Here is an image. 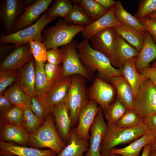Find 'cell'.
<instances>
[{
	"mask_svg": "<svg viewBox=\"0 0 156 156\" xmlns=\"http://www.w3.org/2000/svg\"><path fill=\"white\" fill-rule=\"evenodd\" d=\"M77 49L82 64L91 73L97 70L109 81L121 76L119 69L114 68L108 57L92 48L89 40L84 38L77 43Z\"/></svg>",
	"mask_w": 156,
	"mask_h": 156,
	"instance_id": "cell-1",
	"label": "cell"
},
{
	"mask_svg": "<svg viewBox=\"0 0 156 156\" xmlns=\"http://www.w3.org/2000/svg\"><path fill=\"white\" fill-rule=\"evenodd\" d=\"M106 133L101 144L102 156H109L112 150L119 145L129 143L151 132L144 124L132 128L120 127L116 124L107 125Z\"/></svg>",
	"mask_w": 156,
	"mask_h": 156,
	"instance_id": "cell-2",
	"label": "cell"
},
{
	"mask_svg": "<svg viewBox=\"0 0 156 156\" xmlns=\"http://www.w3.org/2000/svg\"><path fill=\"white\" fill-rule=\"evenodd\" d=\"M28 145L39 149L48 148L57 155L66 146L57 133L51 115L45 119L37 130L29 134Z\"/></svg>",
	"mask_w": 156,
	"mask_h": 156,
	"instance_id": "cell-3",
	"label": "cell"
},
{
	"mask_svg": "<svg viewBox=\"0 0 156 156\" xmlns=\"http://www.w3.org/2000/svg\"><path fill=\"white\" fill-rule=\"evenodd\" d=\"M85 27L69 24L64 21L55 25L44 28L42 35L43 42L47 50L64 46L70 43L75 36L81 32Z\"/></svg>",
	"mask_w": 156,
	"mask_h": 156,
	"instance_id": "cell-4",
	"label": "cell"
},
{
	"mask_svg": "<svg viewBox=\"0 0 156 156\" xmlns=\"http://www.w3.org/2000/svg\"><path fill=\"white\" fill-rule=\"evenodd\" d=\"M78 75L71 77V82L64 103L68 109L72 126L76 123L82 108L90 101L85 86V79Z\"/></svg>",
	"mask_w": 156,
	"mask_h": 156,
	"instance_id": "cell-5",
	"label": "cell"
},
{
	"mask_svg": "<svg viewBox=\"0 0 156 156\" xmlns=\"http://www.w3.org/2000/svg\"><path fill=\"white\" fill-rule=\"evenodd\" d=\"M47 11L44 12L39 19L32 25L10 34H1L0 43H12L17 47L21 45L29 44L31 40H38L43 42L44 40L42 31L45 27L55 18H49L47 17Z\"/></svg>",
	"mask_w": 156,
	"mask_h": 156,
	"instance_id": "cell-6",
	"label": "cell"
},
{
	"mask_svg": "<svg viewBox=\"0 0 156 156\" xmlns=\"http://www.w3.org/2000/svg\"><path fill=\"white\" fill-rule=\"evenodd\" d=\"M133 110L143 119L156 114V87L149 79L140 86L133 98Z\"/></svg>",
	"mask_w": 156,
	"mask_h": 156,
	"instance_id": "cell-7",
	"label": "cell"
},
{
	"mask_svg": "<svg viewBox=\"0 0 156 156\" xmlns=\"http://www.w3.org/2000/svg\"><path fill=\"white\" fill-rule=\"evenodd\" d=\"M77 44L76 41L73 40L61 49L63 55L62 77H68L78 75L91 80L92 73L88 70L81 62L77 51Z\"/></svg>",
	"mask_w": 156,
	"mask_h": 156,
	"instance_id": "cell-8",
	"label": "cell"
},
{
	"mask_svg": "<svg viewBox=\"0 0 156 156\" xmlns=\"http://www.w3.org/2000/svg\"><path fill=\"white\" fill-rule=\"evenodd\" d=\"M31 0H1L0 1V22L6 34L12 33L15 23L28 6L34 1Z\"/></svg>",
	"mask_w": 156,
	"mask_h": 156,
	"instance_id": "cell-9",
	"label": "cell"
},
{
	"mask_svg": "<svg viewBox=\"0 0 156 156\" xmlns=\"http://www.w3.org/2000/svg\"><path fill=\"white\" fill-rule=\"evenodd\" d=\"M89 40L93 49L103 54L112 66L119 68L115 55V32L112 27L99 32Z\"/></svg>",
	"mask_w": 156,
	"mask_h": 156,
	"instance_id": "cell-10",
	"label": "cell"
},
{
	"mask_svg": "<svg viewBox=\"0 0 156 156\" xmlns=\"http://www.w3.org/2000/svg\"><path fill=\"white\" fill-rule=\"evenodd\" d=\"M116 90L113 85L96 77L87 92L90 100L96 102L102 110L114 100Z\"/></svg>",
	"mask_w": 156,
	"mask_h": 156,
	"instance_id": "cell-11",
	"label": "cell"
},
{
	"mask_svg": "<svg viewBox=\"0 0 156 156\" xmlns=\"http://www.w3.org/2000/svg\"><path fill=\"white\" fill-rule=\"evenodd\" d=\"M52 1V0H37L27 7L16 21L12 33L34 24L39 19L40 14L47 11Z\"/></svg>",
	"mask_w": 156,
	"mask_h": 156,
	"instance_id": "cell-12",
	"label": "cell"
},
{
	"mask_svg": "<svg viewBox=\"0 0 156 156\" xmlns=\"http://www.w3.org/2000/svg\"><path fill=\"white\" fill-rule=\"evenodd\" d=\"M107 127L103 110L100 108L90 128L91 134L89 147L85 156H102L100 151L101 147Z\"/></svg>",
	"mask_w": 156,
	"mask_h": 156,
	"instance_id": "cell-13",
	"label": "cell"
},
{
	"mask_svg": "<svg viewBox=\"0 0 156 156\" xmlns=\"http://www.w3.org/2000/svg\"><path fill=\"white\" fill-rule=\"evenodd\" d=\"M98 105L95 101L90 100L79 114V123L75 129L78 135L83 139L88 140L90 138V128L100 109Z\"/></svg>",
	"mask_w": 156,
	"mask_h": 156,
	"instance_id": "cell-14",
	"label": "cell"
},
{
	"mask_svg": "<svg viewBox=\"0 0 156 156\" xmlns=\"http://www.w3.org/2000/svg\"><path fill=\"white\" fill-rule=\"evenodd\" d=\"M34 58L29 44L21 45L14 50L0 64V71L21 69Z\"/></svg>",
	"mask_w": 156,
	"mask_h": 156,
	"instance_id": "cell-15",
	"label": "cell"
},
{
	"mask_svg": "<svg viewBox=\"0 0 156 156\" xmlns=\"http://www.w3.org/2000/svg\"><path fill=\"white\" fill-rule=\"evenodd\" d=\"M71 77H62L54 83L41 98L52 106L64 103L71 85Z\"/></svg>",
	"mask_w": 156,
	"mask_h": 156,
	"instance_id": "cell-16",
	"label": "cell"
},
{
	"mask_svg": "<svg viewBox=\"0 0 156 156\" xmlns=\"http://www.w3.org/2000/svg\"><path fill=\"white\" fill-rule=\"evenodd\" d=\"M5 155L18 156H55L57 154L50 149L41 150L0 140V155Z\"/></svg>",
	"mask_w": 156,
	"mask_h": 156,
	"instance_id": "cell-17",
	"label": "cell"
},
{
	"mask_svg": "<svg viewBox=\"0 0 156 156\" xmlns=\"http://www.w3.org/2000/svg\"><path fill=\"white\" fill-rule=\"evenodd\" d=\"M114 6L103 16L90 25L85 27L81 31L82 36L89 40L97 33L105 29L123 25L116 18Z\"/></svg>",
	"mask_w": 156,
	"mask_h": 156,
	"instance_id": "cell-18",
	"label": "cell"
},
{
	"mask_svg": "<svg viewBox=\"0 0 156 156\" xmlns=\"http://www.w3.org/2000/svg\"><path fill=\"white\" fill-rule=\"evenodd\" d=\"M0 138L3 141L12 142L26 146L28 144L29 134L22 125H12L0 120Z\"/></svg>",
	"mask_w": 156,
	"mask_h": 156,
	"instance_id": "cell-19",
	"label": "cell"
},
{
	"mask_svg": "<svg viewBox=\"0 0 156 156\" xmlns=\"http://www.w3.org/2000/svg\"><path fill=\"white\" fill-rule=\"evenodd\" d=\"M156 59V43L151 35L144 33L142 47L135 58V65L137 71L148 67L149 64Z\"/></svg>",
	"mask_w": 156,
	"mask_h": 156,
	"instance_id": "cell-20",
	"label": "cell"
},
{
	"mask_svg": "<svg viewBox=\"0 0 156 156\" xmlns=\"http://www.w3.org/2000/svg\"><path fill=\"white\" fill-rule=\"evenodd\" d=\"M52 114L60 136L64 140L69 141L72 124L70 112L64 103L53 106Z\"/></svg>",
	"mask_w": 156,
	"mask_h": 156,
	"instance_id": "cell-21",
	"label": "cell"
},
{
	"mask_svg": "<svg viewBox=\"0 0 156 156\" xmlns=\"http://www.w3.org/2000/svg\"><path fill=\"white\" fill-rule=\"evenodd\" d=\"M35 60L34 58L26 63L19 73L18 85L26 94L32 97L36 96L35 81Z\"/></svg>",
	"mask_w": 156,
	"mask_h": 156,
	"instance_id": "cell-22",
	"label": "cell"
},
{
	"mask_svg": "<svg viewBox=\"0 0 156 156\" xmlns=\"http://www.w3.org/2000/svg\"><path fill=\"white\" fill-rule=\"evenodd\" d=\"M135 58H131L126 61L119 70L130 85L132 90L133 98L135 96L142 83L145 79L136 70L135 65Z\"/></svg>",
	"mask_w": 156,
	"mask_h": 156,
	"instance_id": "cell-23",
	"label": "cell"
},
{
	"mask_svg": "<svg viewBox=\"0 0 156 156\" xmlns=\"http://www.w3.org/2000/svg\"><path fill=\"white\" fill-rule=\"evenodd\" d=\"M89 147L88 140L82 139L75 129L71 130L68 143L59 154L55 156H84Z\"/></svg>",
	"mask_w": 156,
	"mask_h": 156,
	"instance_id": "cell-24",
	"label": "cell"
},
{
	"mask_svg": "<svg viewBox=\"0 0 156 156\" xmlns=\"http://www.w3.org/2000/svg\"><path fill=\"white\" fill-rule=\"evenodd\" d=\"M109 81L115 87L117 96L129 110H133V94L131 86L122 76L114 77Z\"/></svg>",
	"mask_w": 156,
	"mask_h": 156,
	"instance_id": "cell-25",
	"label": "cell"
},
{
	"mask_svg": "<svg viewBox=\"0 0 156 156\" xmlns=\"http://www.w3.org/2000/svg\"><path fill=\"white\" fill-rule=\"evenodd\" d=\"M156 137L150 132L143 135L124 148H113L110 154L122 156H138L142 148L146 145L151 143Z\"/></svg>",
	"mask_w": 156,
	"mask_h": 156,
	"instance_id": "cell-26",
	"label": "cell"
},
{
	"mask_svg": "<svg viewBox=\"0 0 156 156\" xmlns=\"http://www.w3.org/2000/svg\"><path fill=\"white\" fill-rule=\"evenodd\" d=\"M115 45L116 57L119 68L127 60L136 58L139 53L138 50L115 32Z\"/></svg>",
	"mask_w": 156,
	"mask_h": 156,
	"instance_id": "cell-27",
	"label": "cell"
},
{
	"mask_svg": "<svg viewBox=\"0 0 156 156\" xmlns=\"http://www.w3.org/2000/svg\"><path fill=\"white\" fill-rule=\"evenodd\" d=\"M114 14L117 19L124 25L142 33L146 31L139 20L125 10L120 1H116Z\"/></svg>",
	"mask_w": 156,
	"mask_h": 156,
	"instance_id": "cell-28",
	"label": "cell"
},
{
	"mask_svg": "<svg viewBox=\"0 0 156 156\" xmlns=\"http://www.w3.org/2000/svg\"><path fill=\"white\" fill-rule=\"evenodd\" d=\"M4 95L14 106L23 108L31 109V97L26 94L17 84H14L5 90L2 94Z\"/></svg>",
	"mask_w": 156,
	"mask_h": 156,
	"instance_id": "cell-29",
	"label": "cell"
},
{
	"mask_svg": "<svg viewBox=\"0 0 156 156\" xmlns=\"http://www.w3.org/2000/svg\"><path fill=\"white\" fill-rule=\"evenodd\" d=\"M114 31L139 51L142 47L144 33L123 25L112 27Z\"/></svg>",
	"mask_w": 156,
	"mask_h": 156,
	"instance_id": "cell-30",
	"label": "cell"
},
{
	"mask_svg": "<svg viewBox=\"0 0 156 156\" xmlns=\"http://www.w3.org/2000/svg\"><path fill=\"white\" fill-rule=\"evenodd\" d=\"M129 109L117 96L103 110L107 120V125L116 124L118 120Z\"/></svg>",
	"mask_w": 156,
	"mask_h": 156,
	"instance_id": "cell-31",
	"label": "cell"
},
{
	"mask_svg": "<svg viewBox=\"0 0 156 156\" xmlns=\"http://www.w3.org/2000/svg\"><path fill=\"white\" fill-rule=\"evenodd\" d=\"M35 81L36 96L42 97L50 88L47 81L43 62L35 61Z\"/></svg>",
	"mask_w": 156,
	"mask_h": 156,
	"instance_id": "cell-32",
	"label": "cell"
},
{
	"mask_svg": "<svg viewBox=\"0 0 156 156\" xmlns=\"http://www.w3.org/2000/svg\"><path fill=\"white\" fill-rule=\"evenodd\" d=\"M74 3L71 12L64 19L65 21L70 25L84 27L92 23L93 21L81 7L78 4Z\"/></svg>",
	"mask_w": 156,
	"mask_h": 156,
	"instance_id": "cell-33",
	"label": "cell"
},
{
	"mask_svg": "<svg viewBox=\"0 0 156 156\" xmlns=\"http://www.w3.org/2000/svg\"><path fill=\"white\" fill-rule=\"evenodd\" d=\"M72 1L79 5L93 21L103 16L109 10L102 6L95 0Z\"/></svg>",
	"mask_w": 156,
	"mask_h": 156,
	"instance_id": "cell-34",
	"label": "cell"
},
{
	"mask_svg": "<svg viewBox=\"0 0 156 156\" xmlns=\"http://www.w3.org/2000/svg\"><path fill=\"white\" fill-rule=\"evenodd\" d=\"M72 1L56 0L51 7L47 11V17L49 18L61 17L64 19L71 12L73 5Z\"/></svg>",
	"mask_w": 156,
	"mask_h": 156,
	"instance_id": "cell-35",
	"label": "cell"
},
{
	"mask_svg": "<svg viewBox=\"0 0 156 156\" xmlns=\"http://www.w3.org/2000/svg\"><path fill=\"white\" fill-rule=\"evenodd\" d=\"M44 121L37 116L29 107L23 108L22 125L29 134L37 130L43 124Z\"/></svg>",
	"mask_w": 156,
	"mask_h": 156,
	"instance_id": "cell-36",
	"label": "cell"
},
{
	"mask_svg": "<svg viewBox=\"0 0 156 156\" xmlns=\"http://www.w3.org/2000/svg\"><path fill=\"white\" fill-rule=\"evenodd\" d=\"M31 109L38 117L44 120L52 114L53 106L47 103L41 98L37 96L31 97Z\"/></svg>",
	"mask_w": 156,
	"mask_h": 156,
	"instance_id": "cell-37",
	"label": "cell"
},
{
	"mask_svg": "<svg viewBox=\"0 0 156 156\" xmlns=\"http://www.w3.org/2000/svg\"><path fill=\"white\" fill-rule=\"evenodd\" d=\"M116 124L120 127L129 129L140 126L144 123L143 119L133 110H128L118 120Z\"/></svg>",
	"mask_w": 156,
	"mask_h": 156,
	"instance_id": "cell-38",
	"label": "cell"
},
{
	"mask_svg": "<svg viewBox=\"0 0 156 156\" xmlns=\"http://www.w3.org/2000/svg\"><path fill=\"white\" fill-rule=\"evenodd\" d=\"M23 112V108L14 106L10 110L0 115V120L12 125H22Z\"/></svg>",
	"mask_w": 156,
	"mask_h": 156,
	"instance_id": "cell-39",
	"label": "cell"
},
{
	"mask_svg": "<svg viewBox=\"0 0 156 156\" xmlns=\"http://www.w3.org/2000/svg\"><path fill=\"white\" fill-rule=\"evenodd\" d=\"M29 44L35 61L45 63L47 61V49L44 44L38 40L30 41Z\"/></svg>",
	"mask_w": 156,
	"mask_h": 156,
	"instance_id": "cell-40",
	"label": "cell"
},
{
	"mask_svg": "<svg viewBox=\"0 0 156 156\" xmlns=\"http://www.w3.org/2000/svg\"><path fill=\"white\" fill-rule=\"evenodd\" d=\"M19 73L17 70H8L0 72V94H2L8 86L16 81Z\"/></svg>",
	"mask_w": 156,
	"mask_h": 156,
	"instance_id": "cell-41",
	"label": "cell"
},
{
	"mask_svg": "<svg viewBox=\"0 0 156 156\" xmlns=\"http://www.w3.org/2000/svg\"><path fill=\"white\" fill-rule=\"evenodd\" d=\"M138 10L134 16L138 19L156 12V0H143L139 2Z\"/></svg>",
	"mask_w": 156,
	"mask_h": 156,
	"instance_id": "cell-42",
	"label": "cell"
},
{
	"mask_svg": "<svg viewBox=\"0 0 156 156\" xmlns=\"http://www.w3.org/2000/svg\"><path fill=\"white\" fill-rule=\"evenodd\" d=\"M44 70L50 86L61 78L62 66L48 62L44 64Z\"/></svg>",
	"mask_w": 156,
	"mask_h": 156,
	"instance_id": "cell-43",
	"label": "cell"
},
{
	"mask_svg": "<svg viewBox=\"0 0 156 156\" xmlns=\"http://www.w3.org/2000/svg\"><path fill=\"white\" fill-rule=\"evenodd\" d=\"M47 62L55 65H60L62 63L63 55L61 49L54 48L48 49L47 52Z\"/></svg>",
	"mask_w": 156,
	"mask_h": 156,
	"instance_id": "cell-44",
	"label": "cell"
},
{
	"mask_svg": "<svg viewBox=\"0 0 156 156\" xmlns=\"http://www.w3.org/2000/svg\"><path fill=\"white\" fill-rule=\"evenodd\" d=\"M139 20L146 30L151 34L153 40L156 42V19L146 16Z\"/></svg>",
	"mask_w": 156,
	"mask_h": 156,
	"instance_id": "cell-45",
	"label": "cell"
},
{
	"mask_svg": "<svg viewBox=\"0 0 156 156\" xmlns=\"http://www.w3.org/2000/svg\"><path fill=\"white\" fill-rule=\"evenodd\" d=\"M138 71L143 77L150 80L156 87V67L148 66Z\"/></svg>",
	"mask_w": 156,
	"mask_h": 156,
	"instance_id": "cell-46",
	"label": "cell"
},
{
	"mask_svg": "<svg viewBox=\"0 0 156 156\" xmlns=\"http://www.w3.org/2000/svg\"><path fill=\"white\" fill-rule=\"evenodd\" d=\"M0 59L2 61L5 59L17 47L16 45H7L5 43H0Z\"/></svg>",
	"mask_w": 156,
	"mask_h": 156,
	"instance_id": "cell-47",
	"label": "cell"
},
{
	"mask_svg": "<svg viewBox=\"0 0 156 156\" xmlns=\"http://www.w3.org/2000/svg\"><path fill=\"white\" fill-rule=\"evenodd\" d=\"M144 124L147 126L151 132L156 137V114L143 119Z\"/></svg>",
	"mask_w": 156,
	"mask_h": 156,
	"instance_id": "cell-48",
	"label": "cell"
},
{
	"mask_svg": "<svg viewBox=\"0 0 156 156\" xmlns=\"http://www.w3.org/2000/svg\"><path fill=\"white\" fill-rule=\"evenodd\" d=\"M14 106L3 94H0V114H3L10 110Z\"/></svg>",
	"mask_w": 156,
	"mask_h": 156,
	"instance_id": "cell-49",
	"label": "cell"
},
{
	"mask_svg": "<svg viewBox=\"0 0 156 156\" xmlns=\"http://www.w3.org/2000/svg\"><path fill=\"white\" fill-rule=\"evenodd\" d=\"M100 5L108 10L115 5L116 1L113 0H95Z\"/></svg>",
	"mask_w": 156,
	"mask_h": 156,
	"instance_id": "cell-50",
	"label": "cell"
},
{
	"mask_svg": "<svg viewBox=\"0 0 156 156\" xmlns=\"http://www.w3.org/2000/svg\"><path fill=\"white\" fill-rule=\"evenodd\" d=\"M151 150L150 143L145 145L143 148L141 156H148Z\"/></svg>",
	"mask_w": 156,
	"mask_h": 156,
	"instance_id": "cell-51",
	"label": "cell"
},
{
	"mask_svg": "<svg viewBox=\"0 0 156 156\" xmlns=\"http://www.w3.org/2000/svg\"><path fill=\"white\" fill-rule=\"evenodd\" d=\"M150 144L151 150H156V137Z\"/></svg>",
	"mask_w": 156,
	"mask_h": 156,
	"instance_id": "cell-52",
	"label": "cell"
},
{
	"mask_svg": "<svg viewBox=\"0 0 156 156\" xmlns=\"http://www.w3.org/2000/svg\"><path fill=\"white\" fill-rule=\"evenodd\" d=\"M147 16L150 18L156 19V12L151 14L147 15Z\"/></svg>",
	"mask_w": 156,
	"mask_h": 156,
	"instance_id": "cell-53",
	"label": "cell"
},
{
	"mask_svg": "<svg viewBox=\"0 0 156 156\" xmlns=\"http://www.w3.org/2000/svg\"><path fill=\"white\" fill-rule=\"evenodd\" d=\"M148 156H156V150H150Z\"/></svg>",
	"mask_w": 156,
	"mask_h": 156,
	"instance_id": "cell-54",
	"label": "cell"
},
{
	"mask_svg": "<svg viewBox=\"0 0 156 156\" xmlns=\"http://www.w3.org/2000/svg\"><path fill=\"white\" fill-rule=\"evenodd\" d=\"M109 156H122L121 155L117 154H111Z\"/></svg>",
	"mask_w": 156,
	"mask_h": 156,
	"instance_id": "cell-55",
	"label": "cell"
},
{
	"mask_svg": "<svg viewBox=\"0 0 156 156\" xmlns=\"http://www.w3.org/2000/svg\"><path fill=\"white\" fill-rule=\"evenodd\" d=\"M3 156H15V155H5Z\"/></svg>",
	"mask_w": 156,
	"mask_h": 156,
	"instance_id": "cell-56",
	"label": "cell"
},
{
	"mask_svg": "<svg viewBox=\"0 0 156 156\" xmlns=\"http://www.w3.org/2000/svg\"><path fill=\"white\" fill-rule=\"evenodd\" d=\"M152 66L153 67H156V62L153 64Z\"/></svg>",
	"mask_w": 156,
	"mask_h": 156,
	"instance_id": "cell-57",
	"label": "cell"
}]
</instances>
